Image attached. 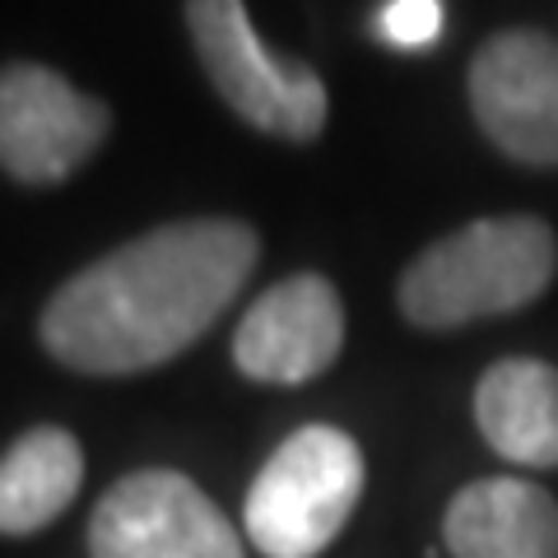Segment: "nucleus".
Masks as SVG:
<instances>
[{
	"instance_id": "1",
	"label": "nucleus",
	"mask_w": 558,
	"mask_h": 558,
	"mask_svg": "<svg viewBox=\"0 0 558 558\" xmlns=\"http://www.w3.org/2000/svg\"><path fill=\"white\" fill-rule=\"evenodd\" d=\"M260 238L242 219H182L121 242L51 293L47 354L89 377H126L191 349L247 284Z\"/></svg>"
},
{
	"instance_id": "3",
	"label": "nucleus",
	"mask_w": 558,
	"mask_h": 558,
	"mask_svg": "<svg viewBox=\"0 0 558 558\" xmlns=\"http://www.w3.org/2000/svg\"><path fill=\"white\" fill-rule=\"evenodd\" d=\"M363 480V451L344 428H299L270 451L247 488V539L266 558H317L354 517Z\"/></svg>"
},
{
	"instance_id": "6",
	"label": "nucleus",
	"mask_w": 558,
	"mask_h": 558,
	"mask_svg": "<svg viewBox=\"0 0 558 558\" xmlns=\"http://www.w3.org/2000/svg\"><path fill=\"white\" fill-rule=\"evenodd\" d=\"M112 112L38 61L0 70V168L24 186L65 182L102 149Z\"/></svg>"
},
{
	"instance_id": "11",
	"label": "nucleus",
	"mask_w": 558,
	"mask_h": 558,
	"mask_svg": "<svg viewBox=\"0 0 558 558\" xmlns=\"http://www.w3.org/2000/svg\"><path fill=\"white\" fill-rule=\"evenodd\" d=\"M84 484V451L65 428H28L0 457V535L51 526Z\"/></svg>"
},
{
	"instance_id": "5",
	"label": "nucleus",
	"mask_w": 558,
	"mask_h": 558,
	"mask_svg": "<svg viewBox=\"0 0 558 558\" xmlns=\"http://www.w3.org/2000/svg\"><path fill=\"white\" fill-rule=\"evenodd\" d=\"M89 558H247L209 494L178 470H135L98 498Z\"/></svg>"
},
{
	"instance_id": "10",
	"label": "nucleus",
	"mask_w": 558,
	"mask_h": 558,
	"mask_svg": "<svg viewBox=\"0 0 558 558\" xmlns=\"http://www.w3.org/2000/svg\"><path fill=\"white\" fill-rule=\"evenodd\" d=\"M484 442L512 465H558V368L545 359H502L475 387Z\"/></svg>"
},
{
	"instance_id": "12",
	"label": "nucleus",
	"mask_w": 558,
	"mask_h": 558,
	"mask_svg": "<svg viewBox=\"0 0 558 558\" xmlns=\"http://www.w3.org/2000/svg\"><path fill=\"white\" fill-rule=\"evenodd\" d=\"M377 33L400 51H424L442 38V0H387Z\"/></svg>"
},
{
	"instance_id": "8",
	"label": "nucleus",
	"mask_w": 558,
	"mask_h": 558,
	"mask_svg": "<svg viewBox=\"0 0 558 558\" xmlns=\"http://www.w3.org/2000/svg\"><path fill=\"white\" fill-rule=\"evenodd\" d=\"M344 303L326 275H289L247 307L233 330V363L266 387H303L340 359Z\"/></svg>"
},
{
	"instance_id": "2",
	"label": "nucleus",
	"mask_w": 558,
	"mask_h": 558,
	"mask_svg": "<svg viewBox=\"0 0 558 558\" xmlns=\"http://www.w3.org/2000/svg\"><path fill=\"white\" fill-rule=\"evenodd\" d=\"M558 275V238L535 215L475 219L428 242L400 275V312L418 330H457L545 299Z\"/></svg>"
},
{
	"instance_id": "4",
	"label": "nucleus",
	"mask_w": 558,
	"mask_h": 558,
	"mask_svg": "<svg viewBox=\"0 0 558 558\" xmlns=\"http://www.w3.org/2000/svg\"><path fill=\"white\" fill-rule=\"evenodd\" d=\"M186 28L201 70L247 126L307 145L326 131V84L299 57L256 38L242 0H186Z\"/></svg>"
},
{
	"instance_id": "9",
	"label": "nucleus",
	"mask_w": 558,
	"mask_h": 558,
	"mask_svg": "<svg viewBox=\"0 0 558 558\" xmlns=\"http://www.w3.org/2000/svg\"><path fill=\"white\" fill-rule=\"evenodd\" d=\"M451 558H558V502L531 480L465 484L442 517Z\"/></svg>"
},
{
	"instance_id": "7",
	"label": "nucleus",
	"mask_w": 558,
	"mask_h": 558,
	"mask_svg": "<svg viewBox=\"0 0 558 558\" xmlns=\"http://www.w3.org/2000/svg\"><path fill=\"white\" fill-rule=\"evenodd\" d=\"M470 112L488 145L526 168H558V43L502 28L470 61Z\"/></svg>"
}]
</instances>
